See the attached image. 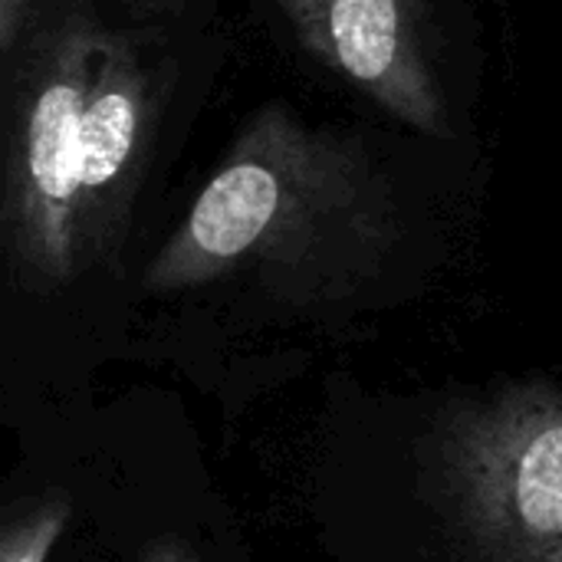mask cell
Listing matches in <instances>:
<instances>
[{
	"mask_svg": "<svg viewBox=\"0 0 562 562\" xmlns=\"http://www.w3.org/2000/svg\"><path fill=\"white\" fill-rule=\"evenodd\" d=\"M389 198L356 142L263 105L234 138L178 231L155 254L148 290L175 293L244 267L306 273L385 247Z\"/></svg>",
	"mask_w": 562,
	"mask_h": 562,
	"instance_id": "1",
	"label": "cell"
},
{
	"mask_svg": "<svg viewBox=\"0 0 562 562\" xmlns=\"http://www.w3.org/2000/svg\"><path fill=\"white\" fill-rule=\"evenodd\" d=\"M435 487L471 562H562V402L527 379L458 405L435 441Z\"/></svg>",
	"mask_w": 562,
	"mask_h": 562,
	"instance_id": "2",
	"label": "cell"
},
{
	"mask_svg": "<svg viewBox=\"0 0 562 562\" xmlns=\"http://www.w3.org/2000/svg\"><path fill=\"white\" fill-rule=\"evenodd\" d=\"M99 33L76 26L43 59L7 161L3 217L16 260L40 283H69L86 267L79 198V119Z\"/></svg>",
	"mask_w": 562,
	"mask_h": 562,
	"instance_id": "3",
	"label": "cell"
},
{
	"mask_svg": "<svg viewBox=\"0 0 562 562\" xmlns=\"http://www.w3.org/2000/svg\"><path fill=\"white\" fill-rule=\"evenodd\" d=\"M303 46L395 122L441 135L448 105L425 46V0H273Z\"/></svg>",
	"mask_w": 562,
	"mask_h": 562,
	"instance_id": "4",
	"label": "cell"
},
{
	"mask_svg": "<svg viewBox=\"0 0 562 562\" xmlns=\"http://www.w3.org/2000/svg\"><path fill=\"white\" fill-rule=\"evenodd\" d=\"M148 132V79L135 53L102 36L79 119L82 247L92 263L115 237Z\"/></svg>",
	"mask_w": 562,
	"mask_h": 562,
	"instance_id": "5",
	"label": "cell"
},
{
	"mask_svg": "<svg viewBox=\"0 0 562 562\" xmlns=\"http://www.w3.org/2000/svg\"><path fill=\"white\" fill-rule=\"evenodd\" d=\"M69 501L43 497L26 504L20 514L0 524V562H49L66 527H69Z\"/></svg>",
	"mask_w": 562,
	"mask_h": 562,
	"instance_id": "6",
	"label": "cell"
},
{
	"mask_svg": "<svg viewBox=\"0 0 562 562\" xmlns=\"http://www.w3.org/2000/svg\"><path fill=\"white\" fill-rule=\"evenodd\" d=\"M20 10H23V0H0V53H3L7 43L13 40Z\"/></svg>",
	"mask_w": 562,
	"mask_h": 562,
	"instance_id": "7",
	"label": "cell"
},
{
	"mask_svg": "<svg viewBox=\"0 0 562 562\" xmlns=\"http://www.w3.org/2000/svg\"><path fill=\"white\" fill-rule=\"evenodd\" d=\"M142 562H198V557H191L184 547H178V543H155L148 553H145V560Z\"/></svg>",
	"mask_w": 562,
	"mask_h": 562,
	"instance_id": "8",
	"label": "cell"
}]
</instances>
